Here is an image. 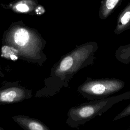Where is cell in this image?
<instances>
[{"label":"cell","mask_w":130,"mask_h":130,"mask_svg":"<svg viewBox=\"0 0 130 130\" xmlns=\"http://www.w3.org/2000/svg\"><path fill=\"white\" fill-rule=\"evenodd\" d=\"M21 92L15 89H9L0 93V101L12 102L17 100L21 96Z\"/></svg>","instance_id":"obj_8"},{"label":"cell","mask_w":130,"mask_h":130,"mask_svg":"<svg viewBox=\"0 0 130 130\" xmlns=\"http://www.w3.org/2000/svg\"><path fill=\"white\" fill-rule=\"evenodd\" d=\"M122 0H102L99 12V16L101 20L106 19L120 5Z\"/></svg>","instance_id":"obj_4"},{"label":"cell","mask_w":130,"mask_h":130,"mask_svg":"<svg viewBox=\"0 0 130 130\" xmlns=\"http://www.w3.org/2000/svg\"><path fill=\"white\" fill-rule=\"evenodd\" d=\"M27 127L28 128L32 130H42L45 129V127L39 122H37L35 121H28Z\"/></svg>","instance_id":"obj_11"},{"label":"cell","mask_w":130,"mask_h":130,"mask_svg":"<svg viewBox=\"0 0 130 130\" xmlns=\"http://www.w3.org/2000/svg\"><path fill=\"white\" fill-rule=\"evenodd\" d=\"M18 51L11 47L4 46L2 48V55L7 58H10L13 60L18 59Z\"/></svg>","instance_id":"obj_9"},{"label":"cell","mask_w":130,"mask_h":130,"mask_svg":"<svg viewBox=\"0 0 130 130\" xmlns=\"http://www.w3.org/2000/svg\"><path fill=\"white\" fill-rule=\"evenodd\" d=\"M8 6L14 11L21 13H28L39 7L37 0H17Z\"/></svg>","instance_id":"obj_5"},{"label":"cell","mask_w":130,"mask_h":130,"mask_svg":"<svg viewBox=\"0 0 130 130\" xmlns=\"http://www.w3.org/2000/svg\"><path fill=\"white\" fill-rule=\"evenodd\" d=\"M130 99V90L107 98L92 100L72 109L70 117L72 125L83 124L97 116H101L116 103Z\"/></svg>","instance_id":"obj_1"},{"label":"cell","mask_w":130,"mask_h":130,"mask_svg":"<svg viewBox=\"0 0 130 130\" xmlns=\"http://www.w3.org/2000/svg\"><path fill=\"white\" fill-rule=\"evenodd\" d=\"M124 86V81L115 78L87 77L78 88V91L84 98L92 101L110 97L122 90Z\"/></svg>","instance_id":"obj_2"},{"label":"cell","mask_w":130,"mask_h":130,"mask_svg":"<svg viewBox=\"0 0 130 130\" xmlns=\"http://www.w3.org/2000/svg\"><path fill=\"white\" fill-rule=\"evenodd\" d=\"M13 35L14 42L18 46L22 47L26 46L29 41V31L24 27H22L17 28Z\"/></svg>","instance_id":"obj_6"},{"label":"cell","mask_w":130,"mask_h":130,"mask_svg":"<svg viewBox=\"0 0 130 130\" xmlns=\"http://www.w3.org/2000/svg\"><path fill=\"white\" fill-rule=\"evenodd\" d=\"M130 115V104L127 106L121 112L118 114L113 119V121H116L120 119L124 118Z\"/></svg>","instance_id":"obj_10"},{"label":"cell","mask_w":130,"mask_h":130,"mask_svg":"<svg viewBox=\"0 0 130 130\" xmlns=\"http://www.w3.org/2000/svg\"><path fill=\"white\" fill-rule=\"evenodd\" d=\"M116 59L123 64L130 62V44L120 46L115 51Z\"/></svg>","instance_id":"obj_7"},{"label":"cell","mask_w":130,"mask_h":130,"mask_svg":"<svg viewBox=\"0 0 130 130\" xmlns=\"http://www.w3.org/2000/svg\"><path fill=\"white\" fill-rule=\"evenodd\" d=\"M129 29H130V2L119 14L114 33L118 35Z\"/></svg>","instance_id":"obj_3"}]
</instances>
